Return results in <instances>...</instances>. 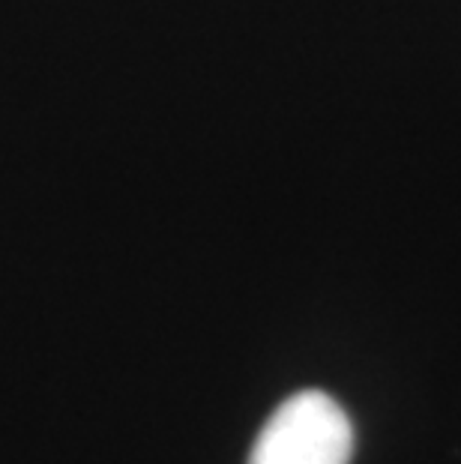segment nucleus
Listing matches in <instances>:
<instances>
[{
    "label": "nucleus",
    "instance_id": "1",
    "mask_svg": "<svg viewBox=\"0 0 461 464\" xmlns=\"http://www.w3.org/2000/svg\"><path fill=\"white\" fill-rule=\"evenodd\" d=\"M354 426L345 408L321 390L284 399L252 443L249 464H348Z\"/></svg>",
    "mask_w": 461,
    "mask_h": 464
}]
</instances>
